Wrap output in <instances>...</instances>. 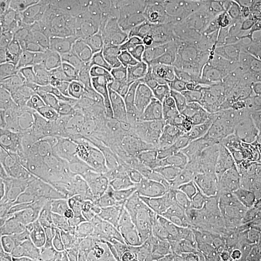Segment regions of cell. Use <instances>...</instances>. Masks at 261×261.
<instances>
[{
    "mask_svg": "<svg viewBox=\"0 0 261 261\" xmlns=\"http://www.w3.org/2000/svg\"><path fill=\"white\" fill-rule=\"evenodd\" d=\"M85 62L100 75L151 73L154 36L96 9L85 37L75 43Z\"/></svg>",
    "mask_w": 261,
    "mask_h": 261,
    "instance_id": "6da1fadb",
    "label": "cell"
},
{
    "mask_svg": "<svg viewBox=\"0 0 261 261\" xmlns=\"http://www.w3.org/2000/svg\"><path fill=\"white\" fill-rule=\"evenodd\" d=\"M198 63L204 69L208 90L241 91L257 76L256 68L240 54L234 35L217 38L208 54Z\"/></svg>",
    "mask_w": 261,
    "mask_h": 261,
    "instance_id": "7a4b0ae2",
    "label": "cell"
},
{
    "mask_svg": "<svg viewBox=\"0 0 261 261\" xmlns=\"http://www.w3.org/2000/svg\"><path fill=\"white\" fill-rule=\"evenodd\" d=\"M154 49L151 73L169 79L196 65L199 50L183 36L175 20L153 34Z\"/></svg>",
    "mask_w": 261,
    "mask_h": 261,
    "instance_id": "3957f363",
    "label": "cell"
},
{
    "mask_svg": "<svg viewBox=\"0 0 261 261\" xmlns=\"http://www.w3.org/2000/svg\"><path fill=\"white\" fill-rule=\"evenodd\" d=\"M1 65L20 61L29 65L47 48L42 28L20 16L0 29Z\"/></svg>",
    "mask_w": 261,
    "mask_h": 261,
    "instance_id": "277c9868",
    "label": "cell"
},
{
    "mask_svg": "<svg viewBox=\"0 0 261 261\" xmlns=\"http://www.w3.org/2000/svg\"><path fill=\"white\" fill-rule=\"evenodd\" d=\"M183 169L187 177L205 194L209 221L213 232L218 236L226 237L215 159L207 153L183 155Z\"/></svg>",
    "mask_w": 261,
    "mask_h": 261,
    "instance_id": "5b68a950",
    "label": "cell"
},
{
    "mask_svg": "<svg viewBox=\"0 0 261 261\" xmlns=\"http://www.w3.org/2000/svg\"><path fill=\"white\" fill-rule=\"evenodd\" d=\"M96 9L92 3L82 0L75 7L57 14L41 24L46 45L56 50H63L82 41L91 25Z\"/></svg>",
    "mask_w": 261,
    "mask_h": 261,
    "instance_id": "8992f818",
    "label": "cell"
},
{
    "mask_svg": "<svg viewBox=\"0 0 261 261\" xmlns=\"http://www.w3.org/2000/svg\"><path fill=\"white\" fill-rule=\"evenodd\" d=\"M218 186L226 227V238L237 243H256L249 198L230 182L219 176Z\"/></svg>",
    "mask_w": 261,
    "mask_h": 261,
    "instance_id": "52a82bcc",
    "label": "cell"
},
{
    "mask_svg": "<svg viewBox=\"0 0 261 261\" xmlns=\"http://www.w3.org/2000/svg\"><path fill=\"white\" fill-rule=\"evenodd\" d=\"M97 9L154 34L172 23L163 14L158 0H87Z\"/></svg>",
    "mask_w": 261,
    "mask_h": 261,
    "instance_id": "ba28073f",
    "label": "cell"
},
{
    "mask_svg": "<svg viewBox=\"0 0 261 261\" xmlns=\"http://www.w3.org/2000/svg\"><path fill=\"white\" fill-rule=\"evenodd\" d=\"M156 76L149 72L137 74L106 73L100 75L99 98L120 109L142 102L144 94Z\"/></svg>",
    "mask_w": 261,
    "mask_h": 261,
    "instance_id": "9c48e42d",
    "label": "cell"
},
{
    "mask_svg": "<svg viewBox=\"0 0 261 261\" xmlns=\"http://www.w3.org/2000/svg\"><path fill=\"white\" fill-rule=\"evenodd\" d=\"M143 101L168 125L180 123L187 110L183 98L164 77H156L151 82Z\"/></svg>",
    "mask_w": 261,
    "mask_h": 261,
    "instance_id": "30bf717a",
    "label": "cell"
},
{
    "mask_svg": "<svg viewBox=\"0 0 261 261\" xmlns=\"http://www.w3.org/2000/svg\"><path fill=\"white\" fill-rule=\"evenodd\" d=\"M205 103L211 119L224 137L243 130L237 117V112L242 103L240 91L208 90Z\"/></svg>",
    "mask_w": 261,
    "mask_h": 261,
    "instance_id": "8fae6325",
    "label": "cell"
},
{
    "mask_svg": "<svg viewBox=\"0 0 261 261\" xmlns=\"http://www.w3.org/2000/svg\"><path fill=\"white\" fill-rule=\"evenodd\" d=\"M50 166V158L38 142L34 148L2 161L0 173L9 176L20 186H23L47 170Z\"/></svg>",
    "mask_w": 261,
    "mask_h": 261,
    "instance_id": "7c38bea8",
    "label": "cell"
},
{
    "mask_svg": "<svg viewBox=\"0 0 261 261\" xmlns=\"http://www.w3.org/2000/svg\"><path fill=\"white\" fill-rule=\"evenodd\" d=\"M60 53L66 81L75 85L90 100L98 99L100 74L82 58L75 44L60 50Z\"/></svg>",
    "mask_w": 261,
    "mask_h": 261,
    "instance_id": "4fadbf2b",
    "label": "cell"
},
{
    "mask_svg": "<svg viewBox=\"0 0 261 261\" xmlns=\"http://www.w3.org/2000/svg\"><path fill=\"white\" fill-rule=\"evenodd\" d=\"M121 109L115 105L96 99L91 102V113L85 128L98 141L107 140L124 130Z\"/></svg>",
    "mask_w": 261,
    "mask_h": 261,
    "instance_id": "5bb4252c",
    "label": "cell"
},
{
    "mask_svg": "<svg viewBox=\"0 0 261 261\" xmlns=\"http://www.w3.org/2000/svg\"><path fill=\"white\" fill-rule=\"evenodd\" d=\"M72 152V167L80 171L100 168L103 153L101 141L95 140L85 127L67 132Z\"/></svg>",
    "mask_w": 261,
    "mask_h": 261,
    "instance_id": "9a60e30c",
    "label": "cell"
},
{
    "mask_svg": "<svg viewBox=\"0 0 261 261\" xmlns=\"http://www.w3.org/2000/svg\"><path fill=\"white\" fill-rule=\"evenodd\" d=\"M167 80L183 98L187 108L205 100L209 89L208 83L204 69L198 62L196 65Z\"/></svg>",
    "mask_w": 261,
    "mask_h": 261,
    "instance_id": "2e32d148",
    "label": "cell"
},
{
    "mask_svg": "<svg viewBox=\"0 0 261 261\" xmlns=\"http://www.w3.org/2000/svg\"><path fill=\"white\" fill-rule=\"evenodd\" d=\"M22 187L9 176L0 173V219L13 221L33 214Z\"/></svg>",
    "mask_w": 261,
    "mask_h": 261,
    "instance_id": "e0dca14e",
    "label": "cell"
},
{
    "mask_svg": "<svg viewBox=\"0 0 261 261\" xmlns=\"http://www.w3.org/2000/svg\"><path fill=\"white\" fill-rule=\"evenodd\" d=\"M172 177L168 169L157 161H145L140 164L138 173V187L141 195L160 198L168 193Z\"/></svg>",
    "mask_w": 261,
    "mask_h": 261,
    "instance_id": "ac0fdd59",
    "label": "cell"
},
{
    "mask_svg": "<svg viewBox=\"0 0 261 261\" xmlns=\"http://www.w3.org/2000/svg\"><path fill=\"white\" fill-rule=\"evenodd\" d=\"M124 123L133 125L149 134L159 141L170 129L171 125L163 121L148 103L142 102L129 108L121 109Z\"/></svg>",
    "mask_w": 261,
    "mask_h": 261,
    "instance_id": "d6986e66",
    "label": "cell"
},
{
    "mask_svg": "<svg viewBox=\"0 0 261 261\" xmlns=\"http://www.w3.org/2000/svg\"><path fill=\"white\" fill-rule=\"evenodd\" d=\"M28 77L36 82L41 89L51 83L66 81L60 50L47 47L28 67Z\"/></svg>",
    "mask_w": 261,
    "mask_h": 261,
    "instance_id": "ffe728a7",
    "label": "cell"
},
{
    "mask_svg": "<svg viewBox=\"0 0 261 261\" xmlns=\"http://www.w3.org/2000/svg\"><path fill=\"white\" fill-rule=\"evenodd\" d=\"M182 133L179 123L171 125L168 133L158 141L156 161L167 168L171 177L184 175L183 154L180 149Z\"/></svg>",
    "mask_w": 261,
    "mask_h": 261,
    "instance_id": "44dd1931",
    "label": "cell"
},
{
    "mask_svg": "<svg viewBox=\"0 0 261 261\" xmlns=\"http://www.w3.org/2000/svg\"><path fill=\"white\" fill-rule=\"evenodd\" d=\"M82 0H22L18 16L35 24H44L57 14L75 7Z\"/></svg>",
    "mask_w": 261,
    "mask_h": 261,
    "instance_id": "7402d4cb",
    "label": "cell"
},
{
    "mask_svg": "<svg viewBox=\"0 0 261 261\" xmlns=\"http://www.w3.org/2000/svg\"><path fill=\"white\" fill-rule=\"evenodd\" d=\"M33 130L19 125L0 128V161L34 148L38 144Z\"/></svg>",
    "mask_w": 261,
    "mask_h": 261,
    "instance_id": "603a6c76",
    "label": "cell"
},
{
    "mask_svg": "<svg viewBox=\"0 0 261 261\" xmlns=\"http://www.w3.org/2000/svg\"><path fill=\"white\" fill-rule=\"evenodd\" d=\"M70 106L46 99L41 111L34 135L38 140L44 136L69 130Z\"/></svg>",
    "mask_w": 261,
    "mask_h": 261,
    "instance_id": "cb8c5ba5",
    "label": "cell"
},
{
    "mask_svg": "<svg viewBox=\"0 0 261 261\" xmlns=\"http://www.w3.org/2000/svg\"><path fill=\"white\" fill-rule=\"evenodd\" d=\"M72 223L96 242H112L119 231L110 218L92 210L76 217Z\"/></svg>",
    "mask_w": 261,
    "mask_h": 261,
    "instance_id": "d4e9b609",
    "label": "cell"
},
{
    "mask_svg": "<svg viewBox=\"0 0 261 261\" xmlns=\"http://www.w3.org/2000/svg\"><path fill=\"white\" fill-rule=\"evenodd\" d=\"M179 126L182 135L187 130H193L206 135L220 143L224 140V135L215 125L207 112L205 100L188 107Z\"/></svg>",
    "mask_w": 261,
    "mask_h": 261,
    "instance_id": "484cf974",
    "label": "cell"
},
{
    "mask_svg": "<svg viewBox=\"0 0 261 261\" xmlns=\"http://www.w3.org/2000/svg\"><path fill=\"white\" fill-rule=\"evenodd\" d=\"M73 187L83 196L92 211L110 218L113 222L118 211L119 201L103 187L85 182H76Z\"/></svg>",
    "mask_w": 261,
    "mask_h": 261,
    "instance_id": "4316f807",
    "label": "cell"
},
{
    "mask_svg": "<svg viewBox=\"0 0 261 261\" xmlns=\"http://www.w3.org/2000/svg\"><path fill=\"white\" fill-rule=\"evenodd\" d=\"M179 145L183 155L196 153L210 154L217 163V168L227 160L221 143L203 134L187 130L181 136Z\"/></svg>",
    "mask_w": 261,
    "mask_h": 261,
    "instance_id": "83f0119b",
    "label": "cell"
},
{
    "mask_svg": "<svg viewBox=\"0 0 261 261\" xmlns=\"http://www.w3.org/2000/svg\"><path fill=\"white\" fill-rule=\"evenodd\" d=\"M254 135L242 130L224 137L221 145L226 157L240 163L254 162Z\"/></svg>",
    "mask_w": 261,
    "mask_h": 261,
    "instance_id": "f1b7e54d",
    "label": "cell"
},
{
    "mask_svg": "<svg viewBox=\"0 0 261 261\" xmlns=\"http://www.w3.org/2000/svg\"><path fill=\"white\" fill-rule=\"evenodd\" d=\"M38 142L50 158V167H72V152L66 132L44 136Z\"/></svg>",
    "mask_w": 261,
    "mask_h": 261,
    "instance_id": "f546056e",
    "label": "cell"
},
{
    "mask_svg": "<svg viewBox=\"0 0 261 261\" xmlns=\"http://www.w3.org/2000/svg\"><path fill=\"white\" fill-rule=\"evenodd\" d=\"M113 223L121 231H145L151 225V219L140 207L119 201Z\"/></svg>",
    "mask_w": 261,
    "mask_h": 261,
    "instance_id": "4dcf8cb0",
    "label": "cell"
},
{
    "mask_svg": "<svg viewBox=\"0 0 261 261\" xmlns=\"http://www.w3.org/2000/svg\"><path fill=\"white\" fill-rule=\"evenodd\" d=\"M13 100L38 121L46 98L39 84L27 77L14 95Z\"/></svg>",
    "mask_w": 261,
    "mask_h": 261,
    "instance_id": "1f68e13d",
    "label": "cell"
},
{
    "mask_svg": "<svg viewBox=\"0 0 261 261\" xmlns=\"http://www.w3.org/2000/svg\"><path fill=\"white\" fill-rule=\"evenodd\" d=\"M123 135L132 150L144 162L156 161L158 141L149 134L133 125L125 124Z\"/></svg>",
    "mask_w": 261,
    "mask_h": 261,
    "instance_id": "d6a6232c",
    "label": "cell"
},
{
    "mask_svg": "<svg viewBox=\"0 0 261 261\" xmlns=\"http://www.w3.org/2000/svg\"><path fill=\"white\" fill-rule=\"evenodd\" d=\"M90 210L91 209L84 196L74 187L65 190L58 197L53 208V211L56 214L71 222H73L76 217Z\"/></svg>",
    "mask_w": 261,
    "mask_h": 261,
    "instance_id": "836d02e7",
    "label": "cell"
},
{
    "mask_svg": "<svg viewBox=\"0 0 261 261\" xmlns=\"http://www.w3.org/2000/svg\"><path fill=\"white\" fill-rule=\"evenodd\" d=\"M42 91L46 99H50L66 106L86 105L92 102L84 92L67 81L51 83L44 87Z\"/></svg>",
    "mask_w": 261,
    "mask_h": 261,
    "instance_id": "e575fe53",
    "label": "cell"
},
{
    "mask_svg": "<svg viewBox=\"0 0 261 261\" xmlns=\"http://www.w3.org/2000/svg\"><path fill=\"white\" fill-rule=\"evenodd\" d=\"M28 66L20 61L1 65L0 97H14L28 77Z\"/></svg>",
    "mask_w": 261,
    "mask_h": 261,
    "instance_id": "d590c367",
    "label": "cell"
},
{
    "mask_svg": "<svg viewBox=\"0 0 261 261\" xmlns=\"http://www.w3.org/2000/svg\"><path fill=\"white\" fill-rule=\"evenodd\" d=\"M21 187L28 203L38 214L51 212L56 200L60 196V195L48 191L34 181H31Z\"/></svg>",
    "mask_w": 261,
    "mask_h": 261,
    "instance_id": "8d00e7d4",
    "label": "cell"
},
{
    "mask_svg": "<svg viewBox=\"0 0 261 261\" xmlns=\"http://www.w3.org/2000/svg\"><path fill=\"white\" fill-rule=\"evenodd\" d=\"M101 144L103 151L123 163H136L140 165L144 162L132 150L123 135V132L112 138L102 140Z\"/></svg>",
    "mask_w": 261,
    "mask_h": 261,
    "instance_id": "74e56055",
    "label": "cell"
},
{
    "mask_svg": "<svg viewBox=\"0 0 261 261\" xmlns=\"http://www.w3.org/2000/svg\"><path fill=\"white\" fill-rule=\"evenodd\" d=\"M237 117L243 130L251 134L261 132V107L254 101L242 102Z\"/></svg>",
    "mask_w": 261,
    "mask_h": 261,
    "instance_id": "f35d334b",
    "label": "cell"
},
{
    "mask_svg": "<svg viewBox=\"0 0 261 261\" xmlns=\"http://www.w3.org/2000/svg\"><path fill=\"white\" fill-rule=\"evenodd\" d=\"M193 254V246L185 238L171 240L162 255L161 261H190Z\"/></svg>",
    "mask_w": 261,
    "mask_h": 261,
    "instance_id": "ab89813d",
    "label": "cell"
},
{
    "mask_svg": "<svg viewBox=\"0 0 261 261\" xmlns=\"http://www.w3.org/2000/svg\"><path fill=\"white\" fill-rule=\"evenodd\" d=\"M236 45L243 57L256 68L261 61V31L236 41Z\"/></svg>",
    "mask_w": 261,
    "mask_h": 261,
    "instance_id": "60d3db41",
    "label": "cell"
},
{
    "mask_svg": "<svg viewBox=\"0 0 261 261\" xmlns=\"http://www.w3.org/2000/svg\"><path fill=\"white\" fill-rule=\"evenodd\" d=\"M260 170L261 166L255 164V162L246 164L238 177L234 181V186L237 187L246 196H250L252 188L260 173Z\"/></svg>",
    "mask_w": 261,
    "mask_h": 261,
    "instance_id": "b9f144b4",
    "label": "cell"
},
{
    "mask_svg": "<svg viewBox=\"0 0 261 261\" xmlns=\"http://www.w3.org/2000/svg\"><path fill=\"white\" fill-rule=\"evenodd\" d=\"M140 164L123 163L121 168L113 175L128 191L140 194L138 187V173Z\"/></svg>",
    "mask_w": 261,
    "mask_h": 261,
    "instance_id": "7bdbcfd3",
    "label": "cell"
},
{
    "mask_svg": "<svg viewBox=\"0 0 261 261\" xmlns=\"http://www.w3.org/2000/svg\"><path fill=\"white\" fill-rule=\"evenodd\" d=\"M13 244L11 239V221L0 219V253L1 257L11 258Z\"/></svg>",
    "mask_w": 261,
    "mask_h": 261,
    "instance_id": "ee69618b",
    "label": "cell"
},
{
    "mask_svg": "<svg viewBox=\"0 0 261 261\" xmlns=\"http://www.w3.org/2000/svg\"><path fill=\"white\" fill-rule=\"evenodd\" d=\"M248 198L252 208L253 221L259 220L261 219V170L258 178Z\"/></svg>",
    "mask_w": 261,
    "mask_h": 261,
    "instance_id": "f6af8a7d",
    "label": "cell"
},
{
    "mask_svg": "<svg viewBox=\"0 0 261 261\" xmlns=\"http://www.w3.org/2000/svg\"><path fill=\"white\" fill-rule=\"evenodd\" d=\"M13 125V97H0V128Z\"/></svg>",
    "mask_w": 261,
    "mask_h": 261,
    "instance_id": "bcb514c9",
    "label": "cell"
},
{
    "mask_svg": "<svg viewBox=\"0 0 261 261\" xmlns=\"http://www.w3.org/2000/svg\"><path fill=\"white\" fill-rule=\"evenodd\" d=\"M240 97L242 102L254 101L258 102L261 100V75H258L252 84H249L246 88L240 91Z\"/></svg>",
    "mask_w": 261,
    "mask_h": 261,
    "instance_id": "7dc6e473",
    "label": "cell"
},
{
    "mask_svg": "<svg viewBox=\"0 0 261 261\" xmlns=\"http://www.w3.org/2000/svg\"><path fill=\"white\" fill-rule=\"evenodd\" d=\"M123 162L114 158L111 154L103 151L101 162H100V169H102L106 173L114 175L119 168H121Z\"/></svg>",
    "mask_w": 261,
    "mask_h": 261,
    "instance_id": "c3c4849f",
    "label": "cell"
},
{
    "mask_svg": "<svg viewBox=\"0 0 261 261\" xmlns=\"http://www.w3.org/2000/svg\"><path fill=\"white\" fill-rule=\"evenodd\" d=\"M254 162L261 166V132L254 135Z\"/></svg>",
    "mask_w": 261,
    "mask_h": 261,
    "instance_id": "681fc988",
    "label": "cell"
},
{
    "mask_svg": "<svg viewBox=\"0 0 261 261\" xmlns=\"http://www.w3.org/2000/svg\"><path fill=\"white\" fill-rule=\"evenodd\" d=\"M22 0H15L14 1V16L15 18L18 17V10H19V4Z\"/></svg>",
    "mask_w": 261,
    "mask_h": 261,
    "instance_id": "f907efd6",
    "label": "cell"
},
{
    "mask_svg": "<svg viewBox=\"0 0 261 261\" xmlns=\"http://www.w3.org/2000/svg\"><path fill=\"white\" fill-rule=\"evenodd\" d=\"M0 261H19L15 258H7V257H0Z\"/></svg>",
    "mask_w": 261,
    "mask_h": 261,
    "instance_id": "816d5d0a",
    "label": "cell"
},
{
    "mask_svg": "<svg viewBox=\"0 0 261 261\" xmlns=\"http://www.w3.org/2000/svg\"><path fill=\"white\" fill-rule=\"evenodd\" d=\"M256 71H257V75H261V61L256 67Z\"/></svg>",
    "mask_w": 261,
    "mask_h": 261,
    "instance_id": "f5cc1de1",
    "label": "cell"
},
{
    "mask_svg": "<svg viewBox=\"0 0 261 261\" xmlns=\"http://www.w3.org/2000/svg\"><path fill=\"white\" fill-rule=\"evenodd\" d=\"M256 103H258V105H259V106L261 107V100L260 101H258V102H256Z\"/></svg>",
    "mask_w": 261,
    "mask_h": 261,
    "instance_id": "db71d44e",
    "label": "cell"
}]
</instances>
